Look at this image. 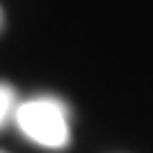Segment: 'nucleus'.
Segmentation results:
<instances>
[{"label":"nucleus","instance_id":"3","mask_svg":"<svg viewBox=\"0 0 153 153\" xmlns=\"http://www.w3.org/2000/svg\"><path fill=\"white\" fill-rule=\"evenodd\" d=\"M0 23H3V16H0Z\"/></svg>","mask_w":153,"mask_h":153},{"label":"nucleus","instance_id":"1","mask_svg":"<svg viewBox=\"0 0 153 153\" xmlns=\"http://www.w3.org/2000/svg\"><path fill=\"white\" fill-rule=\"evenodd\" d=\"M16 123L33 143L44 148L69 146V123L66 107L56 97H36L16 110Z\"/></svg>","mask_w":153,"mask_h":153},{"label":"nucleus","instance_id":"2","mask_svg":"<svg viewBox=\"0 0 153 153\" xmlns=\"http://www.w3.org/2000/svg\"><path fill=\"white\" fill-rule=\"evenodd\" d=\"M13 107H16V92L8 84H0V128L5 125V120L10 117Z\"/></svg>","mask_w":153,"mask_h":153}]
</instances>
